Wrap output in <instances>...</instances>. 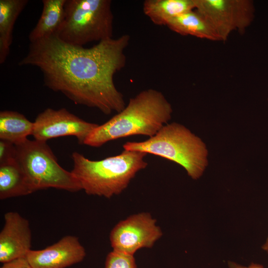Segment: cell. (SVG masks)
I'll list each match as a JSON object with an SVG mask.
<instances>
[{"mask_svg":"<svg viewBox=\"0 0 268 268\" xmlns=\"http://www.w3.org/2000/svg\"><path fill=\"white\" fill-rule=\"evenodd\" d=\"M130 40L124 34L85 48L67 44L55 34L30 43L18 65L38 67L46 86L76 104L97 108L106 115L118 113L126 106L114 76L126 65L125 51Z\"/></svg>","mask_w":268,"mask_h":268,"instance_id":"6da1fadb","label":"cell"},{"mask_svg":"<svg viewBox=\"0 0 268 268\" xmlns=\"http://www.w3.org/2000/svg\"><path fill=\"white\" fill-rule=\"evenodd\" d=\"M172 108L162 93L143 90L130 98L125 108L98 125L84 144L95 147L108 141L134 135L152 137L171 119Z\"/></svg>","mask_w":268,"mask_h":268,"instance_id":"7a4b0ae2","label":"cell"},{"mask_svg":"<svg viewBox=\"0 0 268 268\" xmlns=\"http://www.w3.org/2000/svg\"><path fill=\"white\" fill-rule=\"evenodd\" d=\"M147 154L124 150L116 156L91 160L73 152L71 172L86 194L110 199L121 194L136 174L147 167L144 160Z\"/></svg>","mask_w":268,"mask_h":268,"instance_id":"3957f363","label":"cell"},{"mask_svg":"<svg viewBox=\"0 0 268 268\" xmlns=\"http://www.w3.org/2000/svg\"><path fill=\"white\" fill-rule=\"evenodd\" d=\"M124 150L149 153L182 166L194 180L203 174L207 164L205 143L184 126L173 122L165 125L152 137L142 141H128Z\"/></svg>","mask_w":268,"mask_h":268,"instance_id":"277c9868","label":"cell"},{"mask_svg":"<svg viewBox=\"0 0 268 268\" xmlns=\"http://www.w3.org/2000/svg\"><path fill=\"white\" fill-rule=\"evenodd\" d=\"M111 3L110 0H66L64 20L55 34L67 44L80 46L112 38Z\"/></svg>","mask_w":268,"mask_h":268,"instance_id":"5b68a950","label":"cell"},{"mask_svg":"<svg viewBox=\"0 0 268 268\" xmlns=\"http://www.w3.org/2000/svg\"><path fill=\"white\" fill-rule=\"evenodd\" d=\"M16 147L17 160L34 192L51 188L70 192L82 190L72 173L58 163L46 142L27 139Z\"/></svg>","mask_w":268,"mask_h":268,"instance_id":"8992f818","label":"cell"},{"mask_svg":"<svg viewBox=\"0 0 268 268\" xmlns=\"http://www.w3.org/2000/svg\"><path fill=\"white\" fill-rule=\"evenodd\" d=\"M194 0L195 10L207 21L219 41H226L234 31L243 33L254 18L251 0Z\"/></svg>","mask_w":268,"mask_h":268,"instance_id":"52a82bcc","label":"cell"},{"mask_svg":"<svg viewBox=\"0 0 268 268\" xmlns=\"http://www.w3.org/2000/svg\"><path fill=\"white\" fill-rule=\"evenodd\" d=\"M162 231L150 213L132 214L119 221L110 232L112 250L133 255L142 248H150L162 237Z\"/></svg>","mask_w":268,"mask_h":268,"instance_id":"ba28073f","label":"cell"},{"mask_svg":"<svg viewBox=\"0 0 268 268\" xmlns=\"http://www.w3.org/2000/svg\"><path fill=\"white\" fill-rule=\"evenodd\" d=\"M34 123L32 135L35 139L47 140L64 136H75L84 144L87 137L98 125L83 120L66 108H47L38 114Z\"/></svg>","mask_w":268,"mask_h":268,"instance_id":"9c48e42d","label":"cell"},{"mask_svg":"<svg viewBox=\"0 0 268 268\" xmlns=\"http://www.w3.org/2000/svg\"><path fill=\"white\" fill-rule=\"evenodd\" d=\"M86 254L78 237L67 235L45 249L30 250L26 258L33 268H67L81 262Z\"/></svg>","mask_w":268,"mask_h":268,"instance_id":"30bf717a","label":"cell"},{"mask_svg":"<svg viewBox=\"0 0 268 268\" xmlns=\"http://www.w3.org/2000/svg\"><path fill=\"white\" fill-rule=\"evenodd\" d=\"M4 225L0 232V262L3 264L26 257L30 250L32 233L29 221L15 211L4 215Z\"/></svg>","mask_w":268,"mask_h":268,"instance_id":"8fae6325","label":"cell"},{"mask_svg":"<svg viewBox=\"0 0 268 268\" xmlns=\"http://www.w3.org/2000/svg\"><path fill=\"white\" fill-rule=\"evenodd\" d=\"M34 193L27 176L17 160L0 164V199L26 196Z\"/></svg>","mask_w":268,"mask_h":268,"instance_id":"7c38bea8","label":"cell"},{"mask_svg":"<svg viewBox=\"0 0 268 268\" xmlns=\"http://www.w3.org/2000/svg\"><path fill=\"white\" fill-rule=\"evenodd\" d=\"M195 8L194 0H146L143 11L153 23L166 26L173 18Z\"/></svg>","mask_w":268,"mask_h":268,"instance_id":"4fadbf2b","label":"cell"},{"mask_svg":"<svg viewBox=\"0 0 268 268\" xmlns=\"http://www.w3.org/2000/svg\"><path fill=\"white\" fill-rule=\"evenodd\" d=\"M66 0H43V9L36 25L30 32V43L56 34L65 18Z\"/></svg>","mask_w":268,"mask_h":268,"instance_id":"5bb4252c","label":"cell"},{"mask_svg":"<svg viewBox=\"0 0 268 268\" xmlns=\"http://www.w3.org/2000/svg\"><path fill=\"white\" fill-rule=\"evenodd\" d=\"M27 0H0V64L6 60L12 42L14 23Z\"/></svg>","mask_w":268,"mask_h":268,"instance_id":"9a60e30c","label":"cell"},{"mask_svg":"<svg viewBox=\"0 0 268 268\" xmlns=\"http://www.w3.org/2000/svg\"><path fill=\"white\" fill-rule=\"evenodd\" d=\"M166 26L182 35H190L201 39L219 41L207 21L195 9L172 19Z\"/></svg>","mask_w":268,"mask_h":268,"instance_id":"2e32d148","label":"cell"},{"mask_svg":"<svg viewBox=\"0 0 268 268\" xmlns=\"http://www.w3.org/2000/svg\"><path fill=\"white\" fill-rule=\"evenodd\" d=\"M34 123L17 112L4 110L0 112V139L18 145L31 135Z\"/></svg>","mask_w":268,"mask_h":268,"instance_id":"e0dca14e","label":"cell"},{"mask_svg":"<svg viewBox=\"0 0 268 268\" xmlns=\"http://www.w3.org/2000/svg\"><path fill=\"white\" fill-rule=\"evenodd\" d=\"M104 268H137L133 255L112 250L106 256Z\"/></svg>","mask_w":268,"mask_h":268,"instance_id":"ac0fdd59","label":"cell"},{"mask_svg":"<svg viewBox=\"0 0 268 268\" xmlns=\"http://www.w3.org/2000/svg\"><path fill=\"white\" fill-rule=\"evenodd\" d=\"M17 160L16 145L8 141L0 140V164H3Z\"/></svg>","mask_w":268,"mask_h":268,"instance_id":"d6986e66","label":"cell"},{"mask_svg":"<svg viewBox=\"0 0 268 268\" xmlns=\"http://www.w3.org/2000/svg\"><path fill=\"white\" fill-rule=\"evenodd\" d=\"M2 264L0 268H33L26 257L18 258Z\"/></svg>","mask_w":268,"mask_h":268,"instance_id":"ffe728a7","label":"cell"},{"mask_svg":"<svg viewBox=\"0 0 268 268\" xmlns=\"http://www.w3.org/2000/svg\"><path fill=\"white\" fill-rule=\"evenodd\" d=\"M228 266L229 268H264L263 265L252 263L248 266H244L232 261H228Z\"/></svg>","mask_w":268,"mask_h":268,"instance_id":"44dd1931","label":"cell"},{"mask_svg":"<svg viewBox=\"0 0 268 268\" xmlns=\"http://www.w3.org/2000/svg\"><path fill=\"white\" fill-rule=\"evenodd\" d=\"M262 249L268 254V236L265 243L262 246Z\"/></svg>","mask_w":268,"mask_h":268,"instance_id":"7402d4cb","label":"cell"}]
</instances>
